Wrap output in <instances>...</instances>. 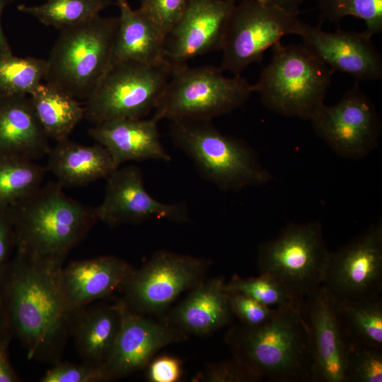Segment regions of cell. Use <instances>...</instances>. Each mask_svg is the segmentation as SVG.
I'll return each mask as SVG.
<instances>
[{
  "label": "cell",
  "mask_w": 382,
  "mask_h": 382,
  "mask_svg": "<svg viewBox=\"0 0 382 382\" xmlns=\"http://www.w3.org/2000/svg\"><path fill=\"white\" fill-rule=\"evenodd\" d=\"M62 267L16 252L0 274V301L8 331L30 359L59 361L73 319L61 289Z\"/></svg>",
  "instance_id": "1"
},
{
  "label": "cell",
  "mask_w": 382,
  "mask_h": 382,
  "mask_svg": "<svg viewBox=\"0 0 382 382\" xmlns=\"http://www.w3.org/2000/svg\"><path fill=\"white\" fill-rule=\"evenodd\" d=\"M58 182L41 185L10 207L16 252L63 267L69 253L98 221L96 207L66 195Z\"/></svg>",
  "instance_id": "2"
},
{
  "label": "cell",
  "mask_w": 382,
  "mask_h": 382,
  "mask_svg": "<svg viewBox=\"0 0 382 382\" xmlns=\"http://www.w3.org/2000/svg\"><path fill=\"white\" fill-rule=\"evenodd\" d=\"M226 341L233 357L263 379L313 382L309 332L300 309L279 308L261 325H235L228 331Z\"/></svg>",
  "instance_id": "3"
},
{
  "label": "cell",
  "mask_w": 382,
  "mask_h": 382,
  "mask_svg": "<svg viewBox=\"0 0 382 382\" xmlns=\"http://www.w3.org/2000/svg\"><path fill=\"white\" fill-rule=\"evenodd\" d=\"M170 137L202 177L221 190L239 191L272 180L247 142L223 134L212 120L170 121Z\"/></svg>",
  "instance_id": "4"
},
{
  "label": "cell",
  "mask_w": 382,
  "mask_h": 382,
  "mask_svg": "<svg viewBox=\"0 0 382 382\" xmlns=\"http://www.w3.org/2000/svg\"><path fill=\"white\" fill-rule=\"evenodd\" d=\"M119 17L100 15L59 30L47 61L45 83L87 100L112 62Z\"/></svg>",
  "instance_id": "5"
},
{
  "label": "cell",
  "mask_w": 382,
  "mask_h": 382,
  "mask_svg": "<svg viewBox=\"0 0 382 382\" xmlns=\"http://www.w3.org/2000/svg\"><path fill=\"white\" fill-rule=\"evenodd\" d=\"M270 62L253 85L262 105L286 117L310 120L325 104L333 71L303 45L272 47Z\"/></svg>",
  "instance_id": "6"
},
{
  "label": "cell",
  "mask_w": 382,
  "mask_h": 382,
  "mask_svg": "<svg viewBox=\"0 0 382 382\" xmlns=\"http://www.w3.org/2000/svg\"><path fill=\"white\" fill-rule=\"evenodd\" d=\"M253 92L241 75L227 77L220 67L184 64L173 66L152 117L212 120L243 105Z\"/></svg>",
  "instance_id": "7"
},
{
  "label": "cell",
  "mask_w": 382,
  "mask_h": 382,
  "mask_svg": "<svg viewBox=\"0 0 382 382\" xmlns=\"http://www.w3.org/2000/svg\"><path fill=\"white\" fill-rule=\"evenodd\" d=\"M173 69L166 61L112 62L86 100L84 117L94 125L145 117L154 110Z\"/></svg>",
  "instance_id": "8"
},
{
  "label": "cell",
  "mask_w": 382,
  "mask_h": 382,
  "mask_svg": "<svg viewBox=\"0 0 382 382\" xmlns=\"http://www.w3.org/2000/svg\"><path fill=\"white\" fill-rule=\"evenodd\" d=\"M330 252L318 221L290 224L259 247L257 266L303 301L322 285Z\"/></svg>",
  "instance_id": "9"
},
{
  "label": "cell",
  "mask_w": 382,
  "mask_h": 382,
  "mask_svg": "<svg viewBox=\"0 0 382 382\" xmlns=\"http://www.w3.org/2000/svg\"><path fill=\"white\" fill-rule=\"evenodd\" d=\"M297 16L259 0L236 4L224 28L220 68L240 76L249 65L261 62L264 52L284 36L300 35L305 23Z\"/></svg>",
  "instance_id": "10"
},
{
  "label": "cell",
  "mask_w": 382,
  "mask_h": 382,
  "mask_svg": "<svg viewBox=\"0 0 382 382\" xmlns=\"http://www.w3.org/2000/svg\"><path fill=\"white\" fill-rule=\"evenodd\" d=\"M210 264L202 257L157 251L126 279L120 289L121 301L128 309L139 313H162L181 294L204 280Z\"/></svg>",
  "instance_id": "11"
},
{
  "label": "cell",
  "mask_w": 382,
  "mask_h": 382,
  "mask_svg": "<svg viewBox=\"0 0 382 382\" xmlns=\"http://www.w3.org/2000/svg\"><path fill=\"white\" fill-rule=\"evenodd\" d=\"M310 121L315 134L341 157L361 159L378 145L381 121L358 82L336 103L323 104Z\"/></svg>",
  "instance_id": "12"
},
{
  "label": "cell",
  "mask_w": 382,
  "mask_h": 382,
  "mask_svg": "<svg viewBox=\"0 0 382 382\" xmlns=\"http://www.w3.org/2000/svg\"><path fill=\"white\" fill-rule=\"evenodd\" d=\"M322 285L336 300L381 296V219L330 252Z\"/></svg>",
  "instance_id": "13"
},
{
  "label": "cell",
  "mask_w": 382,
  "mask_h": 382,
  "mask_svg": "<svg viewBox=\"0 0 382 382\" xmlns=\"http://www.w3.org/2000/svg\"><path fill=\"white\" fill-rule=\"evenodd\" d=\"M104 198L97 207L98 221L110 226L139 224L151 219L175 223L189 219L184 202L164 203L149 194L141 170L135 166L117 168L107 178Z\"/></svg>",
  "instance_id": "14"
},
{
  "label": "cell",
  "mask_w": 382,
  "mask_h": 382,
  "mask_svg": "<svg viewBox=\"0 0 382 382\" xmlns=\"http://www.w3.org/2000/svg\"><path fill=\"white\" fill-rule=\"evenodd\" d=\"M313 356V382H345L349 341L339 321L336 299L323 286L305 297L300 308Z\"/></svg>",
  "instance_id": "15"
},
{
  "label": "cell",
  "mask_w": 382,
  "mask_h": 382,
  "mask_svg": "<svg viewBox=\"0 0 382 382\" xmlns=\"http://www.w3.org/2000/svg\"><path fill=\"white\" fill-rule=\"evenodd\" d=\"M235 4V0H188L181 17L166 37L165 60L175 66L220 50Z\"/></svg>",
  "instance_id": "16"
},
{
  "label": "cell",
  "mask_w": 382,
  "mask_h": 382,
  "mask_svg": "<svg viewBox=\"0 0 382 382\" xmlns=\"http://www.w3.org/2000/svg\"><path fill=\"white\" fill-rule=\"evenodd\" d=\"M320 25L304 24L300 36L308 51L333 72L349 74L357 81L382 78V57L371 41V33L339 28L335 33H328Z\"/></svg>",
  "instance_id": "17"
},
{
  "label": "cell",
  "mask_w": 382,
  "mask_h": 382,
  "mask_svg": "<svg viewBox=\"0 0 382 382\" xmlns=\"http://www.w3.org/2000/svg\"><path fill=\"white\" fill-rule=\"evenodd\" d=\"M122 307L120 332L103 366L108 381L146 367L161 349L187 338L186 333L169 322L153 320L128 309L123 303Z\"/></svg>",
  "instance_id": "18"
},
{
  "label": "cell",
  "mask_w": 382,
  "mask_h": 382,
  "mask_svg": "<svg viewBox=\"0 0 382 382\" xmlns=\"http://www.w3.org/2000/svg\"><path fill=\"white\" fill-rule=\"evenodd\" d=\"M134 267L114 255L73 261L59 272L61 289L69 311L79 309L121 289Z\"/></svg>",
  "instance_id": "19"
},
{
  "label": "cell",
  "mask_w": 382,
  "mask_h": 382,
  "mask_svg": "<svg viewBox=\"0 0 382 382\" xmlns=\"http://www.w3.org/2000/svg\"><path fill=\"white\" fill-rule=\"evenodd\" d=\"M158 122L149 119H116L95 125L88 134L110 153L117 168L127 161L169 162L170 155L160 139Z\"/></svg>",
  "instance_id": "20"
},
{
  "label": "cell",
  "mask_w": 382,
  "mask_h": 382,
  "mask_svg": "<svg viewBox=\"0 0 382 382\" xmlns=\"http://www.w3.org/2000/svg\"><path fill=\"white\" fill-rule=\"evenodd\" d=\"M50 150L45 134L30 98L0 93V156L30 160L47 155Z\"/></svg>",
  "instance_id": "21"
},
{
  "label": "cell",
  "mask_w": 382,
  "mask_h": 382,
  "mask_svg": "<svg viewBox=\"0 0 382 382\" xmlns=\"http://www.w3.org/2000/svg\"><path fill=\"white\" fill-rule=\"evenodd\" d=\"M233 316L224 279L214 277L190 289L168 322L186 334L204 335L227 325Z\"/></svg>",
  "instance_id": "22"
},
{
  "label": "cell",
  "mask_w": 382,
  "mask_h": 382,
  "mask_svg": "<svg viewBox=\"0 0 382 382\" xmlns=\"http://www.w3.org/2000/svg\"><path fill=\"white\" fill-rule=\"evenodd\" d=\"M122 303L84 306L73 316L71 330L84 363L102 367L112 352L122 319Z\"/></svg>",
  "instance_id": "23"
},
{
  "label": "cell",
  "mask_w": 382,
  "mask_h": 382,
  "mask_svg": "<svg viewBox=\"0 0 382 382\" xmlns=\"http://www.w3.org/2000/svg\"><path fill=\"white\" fill-rule=\"evenodd\" d=\"M120 9L112 62L158 64L166 62V36L139 8L133 9L127 0H115Z\"/></svg>",
  "instance_id": "24"
},
{
  "label": "cell",
  "mask_w": 382,
  "mask_h": 382,
  "mask_svg": "<svg viewBox=\"0 0 382 382\" xmlns=\"http://www.w3.org/2000/svg\"><path fill=\"white\" fill-rule=\"evenodd\" d=\"M47 169L62 186H80L106 178L117 168L101 144L83 145L68 138L58 141L47 154Z\"/></svg>",
  "instance_id": "25"
},
{
  "label": "cell",
  "mask_w": 382,
  "mask_h": 382,
  "mask_svg": "<svg viewBox=\"0 0 382 382\" xmlns=\"http://www.w3.org/2000/svg\"><path fill=\"white\" fill-rule=\"evenodd\" d=\"M30 98L45 134L57 141L68 138L84 117V108L77 99L45 83Z\"/></svg>",
  "instance_id": "26"
},
{
  "label": "cell",
  "mask_w": 382,
  "mask_h": 382,
  "mask_svg": "<svg viewBox=\"0 0 382 382\" xmlns=\"http://www.w3.org/2000/svg\"><path fill=\"white\" fill-rule=\"evenodd\" d=\"M336 311L349 342L382 349L381 296L360 300H336Z\"/></svg>",
  "instance_id": "27"
},
{
  "label": "cell",
  "mask_w": 382,
  "mask_h": 382,
  "mask_svg": "<svg viewBox=\"0 0 382 382\" xmlns=\"http://www.w3.org/2000/svg\"><path fill=\"white\" fill-rule=\"evenodd\" d=\"M114 3L112 0H47L40 5H20L18 9L47 26L61 30L99 16Z\"/></svg>",
  "instance_id": "28"
},
{
  "label": "cell",
  "mask_w": 382,
  "mask_h": 382,
  "mask_svg": "<svg viewBox=\"0 0 382 382\" xmlns=\"http://www.w3.org/2000/svg\"><path fill=\"white\" fill-rule=\"evenodd\" d=\"M45 170L30 159L0 156V207H11L38 189Z\"/></svg>",
  "instance_id": "29"
},
{
  "label": "cell",
  "mask_w": 382,
  "mask_h": 382,
  "mask_svg": "<svg viewBox=\"0 0 382 382\" xmlns=\"http://www.w3.org/2000/svg\"><path fill=\"white\" fill-rule=\"evenodd\" d=\"M47 61L13 54L0 58V93L26 96L42 83Z\"/></svg>",
  "instance_id": "30"
},
{
  "label": "cell",
  "mask_w": 382,
  "mask_h": 382,
  "mask_svg": "<svg viewBox=\"0 0 382 382\" xmlns=\"http://www.w3.org/2000/svg\"><path fill=\"white\" fill-rule=\"evenodd\" d=\"M228 293L241 294L274 308L300 309L303 301L291 295L276 279L260 273L257 277L243 278L234 274L226 284Z\"/></svg>",
  "instance_id": "31"
},
{
  "label": "cell",
  "mask_w": 382,
  "mask_h": 382,
  "mask_svg": "<svg viewBox=\"0 0 382 382\" xmlns=\"http://www.w3.org/2000/svg\"><path fill=\"white\" fill-rule=\"evenodd\" d=\"M320 23L328 21L339 28L348 16L363 20L373 35L382 31V0H317Z\"/></svg>",
  "instance_id": "32"
},
{
  "label": "cell",
  "mask_w": 382,
  "mask_h": 382,
  "mask_svg": "<svg viewBox=\"0 0 382 382\" xmlns=\"http://www.w3.org/2000/svg\"><path fill=\"white\" fill-rule=\"evenodd\" d=\"M382 349L349 342L345 382H381Z\"/></svg>",
  "instance_id": "33"
},
{
  "label": "cell",
  "mask_w": 382,
  "mask_h": 382,
  "mask_svg": "<svg viewBox=\"0 0 382 382\" xmlns=\"http://www.w3.org/2000/svg\"><path fill=\"white\" fill-rule=\"evenodd\" d=\"M262 378L240 359L212 364L197 374L194 381L208 382H257Z\"/></svg>",
  "instance_id": "34"
},
{
  "label": "cell",
  "mask_w": 382,
  "mask_h": 382,
  "mask_svg": "<svg viewBox=\"0 0 382 382\" xmlns=\"http://www.w3.org/2000/svg\"><path fill=\"white\" fill-rule=\"evenodd\" d=\"M41 382H102L108 381L103 368L86 363L57 361L40 378Z\"/></svg>",
  "instance_id": "35"
},
{
  "label": "cell",
  "mask_w": 382,
  "mask_h": 382,
  "mask_svg": "<svg viewBox=\"0 0 382 382\" xmlns=\"http://www.w3.org/2000/svg\"><path fill=\"white\" fill-rule=\"evenodd\" d=\"M188 0H141L140 11L166 37L181 17Z\"/></svg>",
  "instance_id": "36"
},
{
  "label": "cell",
  "mask_w": 382,
  "mask_h": 382,
  "mask_svg": "<svg viewBox=\"0 0 382 382\" xmlns=\"http://www.w3.org/2000/svg\"><path fill=\"white\" fill-rule=\"evenodd\" d=\"M229 301L233 315L247 326H258L272 320L279 308L264 305L241 294L228 293Z\"/></svg>",
  "instance_id": "37"
},
{
  "label": "cell",
  "mask_w": 382,
  "mask_h": 382,
  "mask_svg": "<svg viewBox=\"0 0 382 382\" xmlns=\"http://www.w3.org/2000/svg\"><path fill=\"white\" fill-rule=\"evenodd\" d=\"M146 367V378L151 382H176L183 375L180 359L168 355L151 360Z\"/></svg>",
  "instance_id": "38"
},
{
  "label": "cell",
  "mask_w": 382,
  "mask_h": 382,
  "mask_svg": "<svg viewBox=\"0 0 382 382\" xmlns=\"http://www.w3.org/2000/svg\"><path fill=\"white\" fill-rule=\"evenodd\" d=\"M16 248V235L10 207H0V274Z\"/></svg>",
  "instance_id": "39"
},
{
  "label": "cell",
  "mask_w": 382,
  "mask_h": 382,
  "mask_svg": "<svg viewBox=\"0 0 382 382\" xmlns=\"http://www.w3.org/2000/svg\"><path fill=\"white\" fill-rule=\"evenodd\" d=\"M13 338L10 334L0 338V382H18L20 377L11 364L8 347Z\"/></svg>",
  "instance_id": "40"
},
{
  "label": "cell",
  "mask_w": 382,
  "mask_h": 382,
  "mask_svg": "<svg viewBox=\"0 0 382 382\" xmlns=\"http://www.w3.org/2000/svg\"><path fill=\"white\" fill-rule=\"evenodd\" d=\"M277 6L289 13L299 15L303 0H259Z\"/></svg>",
  "instance_id": "41"
},
{
  "label": "cell",
  "mask_w": 382,
  "mask_h": 382,
  "mask_svg": "<svg viewBox=\"0 0 382 382\" xmlns=\"http://www.w3.org/2000/svg\"><path fill=\"white\" fill-rule=\"evenodd\" d=\"M13 1V0H0V58L13 54L4 34L1 24V17L4 9Z\"/></svg>",
  "instance_id": "42"
},
{
  "label": "cell",
  "mask_w": 382,
  "mask_h": 382,
  "mask_svg": "<svg viewBox=\"0 0 382 382\" xmlns=\"http://www.w3.org/2000/svg\"><path fill=\"white\" fill-rule=\"evenodd\" d=\"M8 334L11 335L8 331L4 309L0 301V338Z\"/></svg>",
  "instance_id": "43"
},
{
  "label": "cell",
  "mask_w": 382,
  "mask_h": 382,
  "mask_svg": "<svg viewBox=\"0 0 382 382\" xmlns=\"http://www.w3.org/2000/svg\"><path fill=\"white\" fill-rule=\"evenodd\" d=\"M139 1H141V0H139Z\"/></svg>",
  "instance_id": "44"
}]
</instances>
